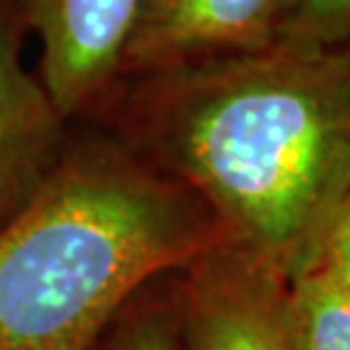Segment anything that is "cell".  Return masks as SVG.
Returning <instances> with one entry per match:
<instances>
[{"mask_svg":"<svg viewBox=\"0 0 350 350\" xmlns=\"http://www.w3.org/2000/svg\"><path fill=\"white\" fill-rule=\"evenodd\" d=\"M94 114L293 278L350 185V42L125 78Z\"/></svg>","mask_w":350,"mask_h":350,"instance_id":"1","label":"cell"},{"mask_svg":"<svg viewBox=\"0 0 350 350\" xmlns=\"http://www.w3.org/2000/svg\"><path fill=\"white\" fill-rule=\"evenodd\" d=\"M224 237L187 187L112 130L68 135L0 226V350H91L140 288Z\"/></svg>","mask_w":350,"mask_h":350,"instance_id":"2","label":"cell"},{"mask_svg":"<svg viewBox=\"0 0 350 350\" xmlns=\"http://www.w3.org/2000/svg\"><path fill=\"white\" fill-rule=\"evenodd\" d=\"M174 293L182 350H296L291 278L234 239L174 270Z\"/></svg>","mask_w":350,"mask_h":350,"instance_id":"3","label":"cell"},{"mask_svg":"<svg viewBox=\"0 0 350 350\" xmlns=\"http://www.w3.org/2000/svg\"><path fill=\"white\" fill-rule=\"evenodd\" d=\"M291 8L293 0H143L117 81L267 50Z\"/></svg>","mask_w":350,"mask_h":350,"instance_id":"4","label":"cell"},{"mask_svg":"<svg viewBox=\"0 0 350 350\" xmlns=\"http://www.w3.org/2000/svg\"><path fill=\"white\" fill-rule=\"evenodd\" d=\"M143 0H21L39 39V81L68 117H91L117 83Z\"/></svg>","mask_w":350,"mask_h":350,"instance_id":"5","label":"cell"},{"mask_svg":"<svg viewBox=\"0 0 350 350\" xmlns=\"http://www.w3.org/2000/svg\"><path fill=\"white\" fill-rule=\"evenodd\" d=\"M21 13L0 0V226L24 208L68 143L65 117L21 63Z\"/></svg>","mask_w":350,"mask_h":350,"instance_id":"6","label":"cell"},{"mask_svg":"<svg viewBox=\"0 0 350 350\" xmlns=\"http://www.w3.org/2000/svg\"><path fill=\"white\" fill-rule=\"evenodd\" d=\"M296 350H350V288L317 267L291 278Z\"/></svg>","mask_w":350,"mask_h":350,"instance_id":"7","label":"cell"},{"mask_svg":"<svg viewBox=\"0 0 350 350\" xmlns=\"http://www.w3.org/2000/svg\"><path fill=\"white\" fill-rule=\"evenodd\" d=\"M91 350H182L174 273L140 288L114 314Z\"/></svg>","mask_w":350,"mask_h":350,"instance_id":"8","label":"cell"},{"mask_svg":"<svg viewBox=\"0 0 350 350\" xmlns=\"http://www.w3.org/2000/svg\"><path fill=\"white\" fill-rule=\"evenodd\" d=\"M350 42V0H293L278 44L322 50Z\"/></svg>","mask_w":350,"mask_h":350,"instance_id":"9","label":"cell"},{"mask_svg":"<svg viewBox=\"0 0 350 350\" xmlns=\"http://www.w3.org/2000/svg\"><path fill=\"white\" fill-rule=\"evenodd\" d=\"M306 267H317L350 288V185L329 213Z\"/></svg>","mask_w":350,"mask_h":350,"instance_id":"10","label":"cell"}]
</instances>
